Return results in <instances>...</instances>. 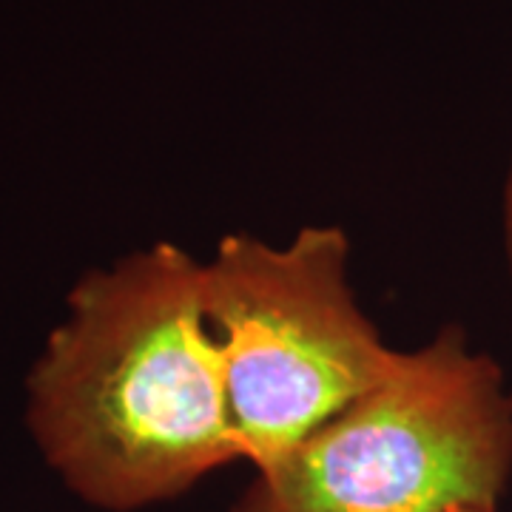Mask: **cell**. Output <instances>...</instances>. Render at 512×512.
Segmentation results:
<instances>
[{
  "mask_svg": "<svg viewBox=\"0 0 512 512\" xmlns=\"http://www.w3.org/2000/svg\"><path fill=\"white\" fill-rule=\"evenodd\" d=\"M43 464L86 507L140 512L245 461L205 262L151 242L80 276L23 382Z\"/></svg>",
  "mask_w": 512,
  "mask_h": 512,
  "instance_id": "1",
  "label": "cell"
},
{
  "mask_svg": "<svg viewBox=\"0 0 512 512\" xmlns=\"http://www.w3.org/2000/svg\"><path fill=\"white\" fill-rule=\"evenodd\" d=\"M254 481L288 512L498 510L512 481L507 373L447 325Z\"/></svg>",
  "mask_w": 512,
  "mask_h": 512,
  "instance_id": "2",
  "label": "cell"
},
{
  "mask_svg": "<svg viewBox=\"0 0 512 512\" xmlns=\"http://www.w3.org/2000/svg\"><path fill=\"white\" fill-rule=\"evenodd\" d=\"M202 262L231 416L259 476L379 382L399 348L356 296L339 225H302L279 245L225 234Z\"/></svg>",
  "mask_w": 512,
  "mask_h": 512,
  "instance_id": "3",
  "label": "cell"
},
{
  "mask_svg": "<svg viewBox=\"0 0 512 512\" xmlns=\"http://www.w3.org/2000/svg\"><path fill=\"white\" fill-rule=\"evenodd\" d=\"M501 254H504V265H507V276L512 282V148L507 157V171L501 180Z\"/></svg>",
  "mask_w": 512,
  "mask_h": 512,
  "instance_id": "4",
  "label": "cell"
},
{
  "mask_svg": "<svg viewBox=\"0 0 512 512\" xmlns=\"http://www.w3.org/2000/svg\"><path fill=\"white\" fill-rule=\"evenodd\" d=\"M231 512H288V510H282L271 495L265 493L256 481H251V484L245 487V493L239 495L237 501H234ZM456 512H498V510H456Z\"/></svg>",
  "mask_w": 512,
  "mask_h": 512,
  "instance_id": "5",
  "label": "cell"
}]
</instances>
